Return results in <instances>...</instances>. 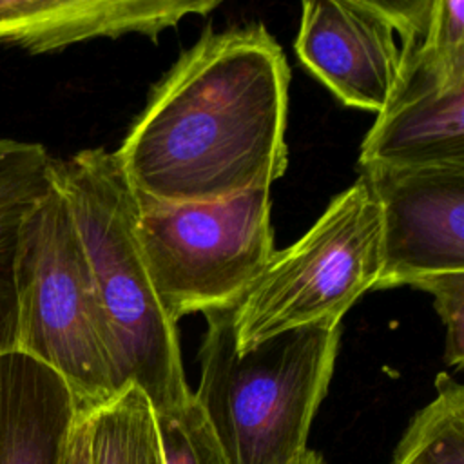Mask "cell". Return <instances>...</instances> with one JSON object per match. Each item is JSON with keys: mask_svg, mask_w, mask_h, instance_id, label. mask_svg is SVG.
I'll list each match as a JSON object with an SVG mask.
<instances>
[{"mask_svg": "<svg viewBox=\"0 0 464 464\" xmlns=\"http://www.w3.org/2000/svg\"><path fill=\"white\" fill-rule=\"evenodd\" d=\"M14 288L16 350L53 368L78 410L114 397L118 388L92 270L56 183L22 225Z\"/></svg>", "mask_w": 464, "mask_h": 464, "instance_id": "4", "label": "cell"}, {"mask_svg": "<svg viewBox=\"0 0 464 464\" xmlns=\"http://www.w3.org/2000/svg\"><path fill=\"white\" fill-rule=\"evenodd\" d=\"M288 83L265 25L207 31L154 85L112 154L132 188L161 201L270 188L288 163Z\"/></svg>", "mask_w": 464, "mask_h": 464, "instance_id": "1", "label": "cell"}, {"mask_svg": "<svg viewBox=\"0 0 464 464\" xmlns=\"http://www.w3.org/2000/svg\"><path fill=\"white\" fill-rule=\"evenodd\" d=\"M54 158L40 143L0 140V353L16 350L14 263L29 212L54 187Z\"/></svg>", "mask_w": 464, "mask_h": 464, "instance_id": "12", "label": "cell"}, {"mask_svg": "<svg viewBox=\"0 0 464 464\" xmlns=\"http://www.w3.org/2000/svg\"><path fill=\"white\" fill-rule=\"evenodd\" d=\"M361 172L381 210L375 290L464 274V165H366Z\"/></svg>", "mask_w": 464, "mask_h": 464, "instance_id": "8", "label": "cell"}, {"mask_svg": "<svg viewBox=\"0 0 464 464\" xmlns=\"http://www.w3.org/2000/svg\"><path fill=\"white\" fill-rule=\"evenodd\" d=\"M76 415L53 368L20 350L0 353V464H65Z\"/></svg>", "mask_w": 464, "mask_h": 464, "instance_id": "11", "label": "cell"}, {"mask_svg": "<svg viewBox=\"0 0 464 464\" xmlns=\"http://www.w3.org/2000/svg\"><path fill=\"white\" fill-rule=\"evenodd\" d=\"M381 268V210L359 178L330 201L301 239L274 250L232 308L236 348L297 326H339L352 304L375 288Z\"/></svg>", "mask_w": 464, "mask_h": 464, "instance_id": "6", "label": "cell"}, {"mask_svg": "<svg viewBox=\"0 0 464 464\" xmlns=\"http://www.w3.org/2000/svg\"><path fill=\"white\" fill-rule=\"evenodd\" d=\"M419 288L435 299V310L446 326V361L457 368L464 361V274H450Z\"/></svg>", "mask_w": 464, "mask_h": 464, "instance_id": "16", "label": "cell"}, {"mask_svg": "<svg viewBox=\"0 0 464 464\" xmlns=\"http://www.w3.org/2000/svg\"><path fill=\"white\" fill-rule=\"evenodd\" d=\"M53 172L92 270L118 392L136 384L154 411L185 404L192 390L178 328L158 301L136 239L132 185L114 154L100 147L54 160Z\"/></svg>", "mask_w": 464, "mask_h": 464, "instance_id": "2", "label": "cell"}, {"mask_svg": "<svg viewBox=\"0 0 464 464\" xmlns=\"http://www.w3.org/2000/svg\"><path fill=\"white\" fill-rule=\"evenodd\" d=\"M80 411L87 420L91 464H163L154 408L136 384Z\"/></svg>", "mask_w": 464, "mask_h": 464, "instance_id": "13", "label": "cell"}, {"mask_svg": "<svg viewBox=\"0 0 464 464\" xmlns=\"http://www.w3.org/2000/svg\"><path fill=\"white\" fill-rule=\"evenodd\" d=\"M192 392L230 464H288L334 375L339 326L285 330L236 348L232 308L208 312Z\"/></svg>", "mask_w": 464, "mask_h": 464, "instance_id": "3", "label": "cell"}, {"mask_svg": "<svg viewBox=\"0 0 464 464\" xmlns=\"http://www.w3.org/2000/svg\"><path fill=\"white\" fill-rule=\"evenodd\" d=\"M65 464H91L89 460V437H87V420L83 411L78 410L69 444L65 453Z\"/></svg>", "mask_w": 464, "mask_h": 464, "instance_id": "18", "label": "cell"}, {"mask_svg": "<svg viewBox=\"0 0 464 464\" xmlns=\"http://www.w3.org/2000/svg\"><path fill=\"white\" fill-rule=\"evenodd\" d=\"M359 165H464V60L419 47L408 53L361 145Z\"/></svg>", "mask_w": 464, "mask_h": 464, "instance_id": "9", "label": "cell"}, {"mask_svg": "<svg viewBox=\"0 0 464 464\" xmlns=\"http://www.w3.org/2000/svg\"><path fill=\"white\" fill-rule=\"evenodd\" d=\"M219 0H0V42L31 53L56 51L98 36H156Z\"/></svg>", "mask_w": 464, "mask_h": 464, "instance_id": "10", "label": "cell"}, {"mask_svg": "<svg viewBox=\"0 0 464 464\" xmlns=\"http://www.w3.org/2000/svg\"><path fill=\"white\" fill-rule=\"evenodd\" d=\"M390 464H464V386L440 372L435 397L410 419Z\"/></svg>", "mask_w": 464, "mask_h": 464, "instance_id": "14", "label": "cell"}, {"mask_svg": "<svg viewBox=\"0 0 464 464\" xmlns=\"http://www.w3.org/2000/svg\"><path fill=\"white\" fill-rule=\"evenodd\" d=\"M288 464H326L324 457L310 448H304L301 453H297Z\"/></svg>", "mask_w": 464, "mask_h": 464, "instance_id": "19", "label": "cell"}, {"mask_svg": "<svg viewBox=\"0 0 464 464\" xmlns=\"http://www.w3.org/2000/svg\"><path fill=\"white\" fill-rule=\"evenodd\" d=\"M415 18L411 0L304 2L295 51L343 103L379 114L419 44Z\"/></svg>", "mask_w": 464, "mask_h": 464, "instance_id": "7", "label": "cell"}, {"mask_svg": "<svg viewBox=\"0 0 464 464\" xmlns=\"http://www.w3.org/2000/svg\"><path fill=\"white\" fill-rule=\"evenodd\" d=\"M417 47L451 60H464V2L430 0L428 22Z\"/></svg>", "mask_w": 464, "mask_h": 464, "instance_id": "17", "label": "cell"}, {"mask_svg": "<svg viewBox=\"0 0 464 464\" xmlns=\"http://www.w3.org/2000/svg\"><path fill=\"white\" fill-rule=\"evenodd\" d=\"M154 413L163 464H230L194 395L181 406Z\"/></svg>", "mask_w": 464, "mask_h": 464, "instance_id": "15", "label": "cell"}, {"mask_svg": "<svg viewBox=\"0 0 464 464\" xmlns=\"http://www.w3.org/2000/svg\"><path fill=\"white\" fill-rule=\"evenodd\" d=\"M132 190L136 239L165 315L236 308L276 250L270 188L196 203Z\"/></svg>", "mask_w": 464, "mask_h": 464, "instance_id": "5", "label": "cell"}]
</instances>
